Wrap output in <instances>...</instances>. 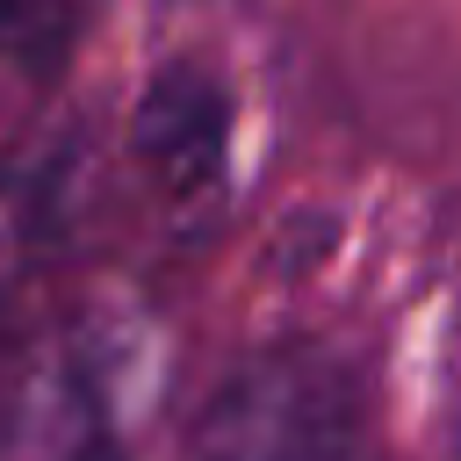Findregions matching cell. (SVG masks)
<instances>
[{
    "mask_svg": "<svg viewBox=\"0 0 461 461\" xmlns=\"http://www.w3.org/2000/svg\"><path fill=\"white\" fill-rule=\"evenodd\" d=\"M194 461H382L367 382L324 346H267L202 403Z\"/></svg>",
    "mask_w": 461,
    "mask_h": 461,
    "instance_id": "1",
    "label": "cell"
},
{
    "mask_svg": "<svg viewBox=\"0 0 461 461\" xmlns=\"http://www.w3.org/2000/svg\"><path fill=\"white\" fill-rule=\"evenodd\" d=\"M137 151L144 173L158 180V194L173 202H202L223 187V158H230V94L209 65L173 58L151 72V86L137 94Z\"/></svg>",
    "mask_w": 461,
    "mask_h": 461,
    "instance_id": "2",
    "label": "cell"
},
{
    "mask_svg": "<svg viewBox=\"0 0 461 461\" xmlns=\"http://www.w3.org/2000/svg\"><path fill=\"white\" fill-rule=\"evenodd\" d=\"M79 29L72 0H0V115L36 101Z\"/></svg>",
    "mask_w": 461,
    "mask_h": 461,
    "instance_id": "3",
    "label": "cell"
}]
</instances>
